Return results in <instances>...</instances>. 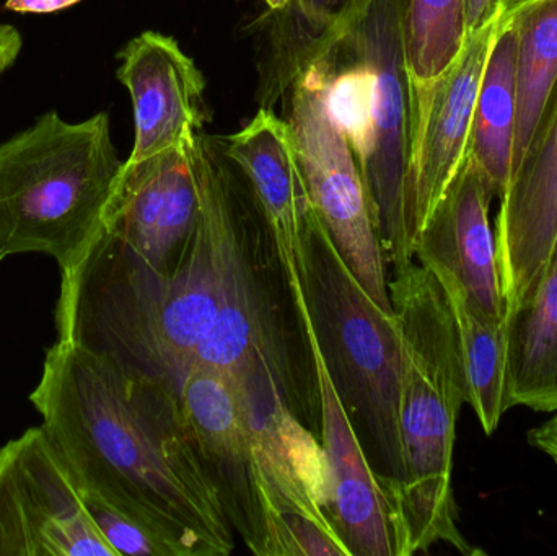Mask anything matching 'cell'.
<instances>
[{"mask_svg":"<svg viewBox=\"0 0 557 556\" xmlns=\"http://www.w3.org/2000/svg\"><path fill=\"white\" fill-rule=\"evenodd\" d=\"M82 496L152 529L178 556H228L234 529L175 392L55 339L29 394Z\"/></svg>","mask_w":557,"mask_h":556,"instance_id":"6da1fadb","label":"cell"},{"mask_svg":"<svg viewBox=\"0 0 557 556\" xmlns=\"http://www.w3.org/2000/svg\"><path fill=\"white\" fill-rule=\"evenodd\" d=\"M215 313L211 234L198 225L169 271H157L104 232L61 273L58 339L103 353L180 397Z\"/></svg>","mask_w":557,"mask_h":556,"instance_id":"7a4b0ae2","label":"cell"},{"mask_svg":"<svg viewBox=\"0 0 557 556\" xmlns=\"http://www.w3.org/2000/svg\"><path fill=\"white\" fill-rule=\"evenodd\" d=\"M389 299L401 339L398 430L403 479L386 493L396 556L447 544L471 547L457 524L454 449L457 421L467 404L457 323L434 274L412 260L396 268Z\"/></svg>","mask_w":557,"mask_h":556,"instance_id":"3957f363","label":"cell"},{"mask_svg":"<svg viewBox=\"0 0 557 556\" xmlns=\"http://www.w3.org/2000/svg\"><path fill=\"white\" fill-rule=\"evenodd\" d=\"M107 111L72 123L58 111L0 144V263L41 254L59 273L104 234V211L123 169Z\"/></svg>","mask_w":557,"mask_h":556,"instance_id":"277c9868","label":"cell"},{"mask_svg":"<svg viewBox=\"0 0 557 556\" xmlns=\"http://www.w3.org/2000/svg\"><path fill=\"white\" fill-rule=\"evenodd\" d=\"M323 52L331 111L356 153L386 261L396 270L412 261L405 235L411 98L401 0H366L330 29Z\"/></svg>","mask_w":557,"mask_h":556,"instance_id":"5b68a950","label":"cell"},{"mask_svg":"<svg viewBox=\"0 0 557 556\" xmlns=\"http://www.w3.org/2000/svg\"><path fill=\"white\" fill-rule=\"evenodd\" d=\"M301 289L292 297L295 310L310 322L344 407L359 415L379 450L386 469L379 480L386 495L403 479L398 323L362 289L317 214L305 232Z\"/></svg>","mask_w":557,"mask_h":556,"instance_id":"8992f818","label":"cell"},{"mask_svg":"<svg viewBox=\"0 0 557 556\" xmlns=\"http://www.w3.org/2000/svg\"><path fill=\"white\" fill-rule=\"evenodd\" d=\"M327 59L318 49L285 90V118L305 186L344 263L388 316L386 257L356 153L327 101Z\"/></svg>","mask_w":557,"mask_h":556,"instance_id":"52a82bcc","label":"cell"},{"mask_svg":"<svg viewBox=\"0 0 557 556\" xmlns=\"http://www.w3.org/2000/svg\"><path fill=\"white\" fill-rule=\"evenodd\" d=\"M504 13L470 33L457 58L437 77L424 82L409 78L411 140L405 180V235L412 260L419 234L467 159L481 78Z\"/></svg>","mask_w":557,"mask_h":556,"instance_id":"ba28073f","label":"cell"},{"mask_svg":"<svg viewBox=\"0 0 557 556\" xmlns=\"http://www.w3.org/2000/svg\"><path fill=\"white\" fill-rule=\"evenodd\" d=\"M191 152L201 212L211 234L215 276L214 319L196 365L228 374L276 336L242 242L240 172L222 152L215 136L205 131L193 137Z\"/></svg>","mask_w":557,"mask_h":556,"instance_id":"9c48e42d","label":"cell"},{"mask_svg":"<svg viewBox=\"0 0 557 556\" xmlns=\"http://www.w3.org/2000/svg\"><path fill=\"white\" fill-rule=\"evenodd\" d=\"M0 556H117L42 427L0 447Z\"/></svg>","mask_w":557,"mask_h":556,"instance_id":"30bf717a","label":"cell"},{"mask_svg":"<svg viewBox=\"0 0 557 556\" xmlns=\"http://www.w3.org/2000/svg\"><path fill=\"white\" fill-rule=\"evenodd\" d=\"M225 375L234 385L258 466L281 519L282 539L287 518L331 524L324 515L327 479L323 447L292 413L276 338L268 339Z\"/></svg>","mask_w":557,"mask_h":556,"instance_id":"8fae6325","label":"cell"},{"mask_svg":"<svg viewBox=\"0 0 557 556\" xmlns=\"http://www.w3.org/2000/svg\"><path fill=\"white\" fill-rule=\"evenodd\" d=\"M180 404L232 529L251 554L284 556L282 522L228 375L196 365L180 391Z\"/></svg>","mask_w":557,"mask_h":556,"instance_id":"7c38bea8","label":"cell"},{"mask_svg":"<svg viewBox=\"0 0 557 556\" xmlns=\"http://www.w3.org/2000/svg\"><path fill=\"white\" fill-rule=\"evenodd\" d=\"M191 140L124 162L104 211L107 234L157 271L172 270L173 257L198 225L201 201Z\"/></svg>","mask_w":557,"mask_h":556,"instance_id":"4fadbf2b","label":"cell"},{"mask_svg":"<svg viewBox=\"0 0 557 556\" xmlns=\"http://www.w3.org/2000/svg\"><path fill=\"white\" fill-rule=\"evenodd\" d=\"M499 199L497 263L506 310L513 313L557 250V85Z\"/></svg>","mask_w":557,"mask_h":556,"instance_id":"5bb4252c","label":"cell"},{"mask_svg":"<svg viewBox=\"0 0 557 556\" xmlns=\"http://www.w3.org/2000/svg\"><path fill=\"white\" fill-rule=\"evenodd\" d=\"M493 188L467 156L450 188L414 244V260L438 283L457 286L471 306L499 322L506 317L496 234L491 227Z\"/></svg>","mask_w":557,"mask_h":556,"instance_id":"9a60e30c","label":"cell"},{"mask_svg":"<svg viewBox=\"0 0 557 556\" xmlns=\"http://www.w3.org/2000/svg\"><path fill=\"white\" fill-rule=\"evenodd\" d=\"M313 361L321 408V447L326 460L324 515L350 556H396L388 502L379 473L367 462L360 441L334 387L310 322L298 316Z\"/></svg>","mask_w":557,"mask_h":556,"instance_id":"2e32d148","label":"cell"},{"mask_svg":"<svg viewBox=\"0 0 557 556\" xmlns=\"http://www.w3.org/2000/svg\"><path fill=\"white\" fill-rule=\"evenodd\" d=\"M117 59V81L126 87L134 113V146L126 162L183 146L205 131V75L175 38L140 33Z\"/></svg>","mask_w":557,"mask_h":556,"instance_id":"e0dca14e","label":"cell"},{"mask_svg":"<svg viewBox=\"0 0 557 556\" xmlns=\"http://www.w3.org/2000/svg\"><path fill=\"white\" fill-rule=\"evenodd\" d=\"M215 140L253 196L292 297L304 293V238L314 211L287 121L260 108L240 131Z\"/></svg>","mask_w":557,"mask_h":556,"instance_id":"ac0fdd59","label":"cell"},{"mask_svg":"<svg viewBox=\"0 0 557 556\" xmlns=\"http://www.w3.org/2000/svg\"><path fill=\"white\" fill-rule=\"evenodd\" d=\"M507 407L557 411V250L512 313Z\"/></svg>","mask_w":557,"mask_h":556,"instance_id":"d6986e66","label":"cell"},{"mask_svg":"<svg viewBox=\"0 0 557 556\" xmlns=\"http://www.w3.org/2000/svg\"><path fill=\"white\" fill-rule=\"evenodd\" d=\"M516 123L517 36L507 10L481 78L467 153L497 198L504 195L512 175Z\"/></svg>","mask_w":557,"mask_h":556,"instance_id":"ffe728a7","label":"cell"},{"mask_svg":"<svg viewBox=\"0 0 557 556\" xmlns=\"http://www.w3.org/2000/svg\"><path fill=\"white\" fill-rule=\"evenodd\" d=\"M445 291L460 339L467 404L473 408L487 436L496 433L507 407L509 342L512 312L499 322L481 316L454 284L441 283Z\"/></svg>","mask_w":557,"mask_h":556,"instance_id":"44dd1931","label":"cell"},{"mask_svg":"<svg viewBox=\"0 0 557 556\" xmlns=\"http://www.w3.org/2000/svg\"><path fill=\"white\" fill-rule=\"evenodd\" d=\"M509 13L517 36L513 170L535 136L557 85V0H519Z\"/></svg>","mask_w":557,"mask_h":556,"instance_id":"7402d4cb","label":"cell"},{"mask_svg":"<svg viewBox=\"0 0 557 556\" xmlns=\"http://www.w3.org/2000/svg\"><path fill=\"white\" fill-rule=\"evenodd\" d=\"M401 35L409 78L437 77L463 48L467 0H401Z\"/></svg>","mask_w":557,"mask_h":556,"instance_id":"603a6c76","label":"cell"},{"mask_svg":"<svg viewBox=\"0 0 557 556\" xmlns=\"http://www.w3.org/2000/svg\"><path fill=\"white\" fill-rule=\"evenodd\" d=\"M82 502L117 556H178L169 542L121 509L94 496H82Z\"/></svg>","mask_w":557,"mask_h":556,"instance_id":"cb8c5ba5","label":"cell"},{"mask_svg":"<svg viewBox=\"0 0 557 556\" xmlns=\"http://www.w3.org/2000/svg\"><path fill=\"white\" fill-rule=\"evenodd\" d=\"M366 0H294L295 12L318 32H327L346 22Z\"/></svg>","mask_w":557,"mask_h":556,"instance_id":"d4e9b609","label":"cell"},{"mask_svg":"<svg viewBox=\"0 0 557 556\" xmlns=\"http://www.w3.org/2000/svg\"><path fill=\"white\" fill-rule=\"evenodd\" d=\"M506 0H467L468 35L507 12Z\"/></svg>","mask_w":557,"mask_h":556,"instance_id":"484cf974","label":"cell"},{"mask_svg":"<svg viewBox=\"0 0 557 556\" xmlns=\"http://www.w3.org/2000/svg\"><path fill=\"white\" fill-rule=\"evenodd\" d=\"M82 0H7L5 9L15 13H35V15H48V13L61 12Z\"/></svg>","mask_w":557,"mask_h":556,"instance_id":"4316f807","label":"cell"},{"mask_svg":"<svg viewBox=\"0 0 557 556\" xmlns=\"http://www.w3.org/2000/svg\"><path fill=\"white\" fill-rule=\"evenodd\" d=\"M22 46V35L12 25L0 23V75L15 64Z\"/></svg>","mask_w":557,"mask_h":556,"instance_id":"83f0119b","label":"cell"},{"mask_svg":"<svg viewBox=\"0 0 557 556\" xmlns=\"http://www.w3.org/2000/svg\"><path fill=\"white\" fill-rule=\"evenodd\" d=\"M530 443L557 464V417L530 433Z\"/></svg>","mask_w":557,"mask_h":556,"instance_id":"f1b7e54d","label":"cell"},{"mask_svg":"<svg viewBox=\"0 0 557 556\" xmlns=\"http://www.w3.org/2000/svg\"><path fill=\"white\" fill-rule=\"evenodd\" d=\"M294 0H264L270 12H278V10L287 9Z\"/></svg>","mask_w":557,"mask_h":556,"instance_id":"f546056e","label":"cell"},{"mask_svg":"<svg viewBox=\"0 0 557 556\" xmlns=\"http://www.w3.org/2000/svg\"><path fill=\"white\" fill-rule=\"evenodd\" d=\"M0 77H2V75H0Z\"/></svg>","mask_w":557,"mask_h":556,"instance_id":"4dcf8cb0","label":"cell"}]
</instances>
